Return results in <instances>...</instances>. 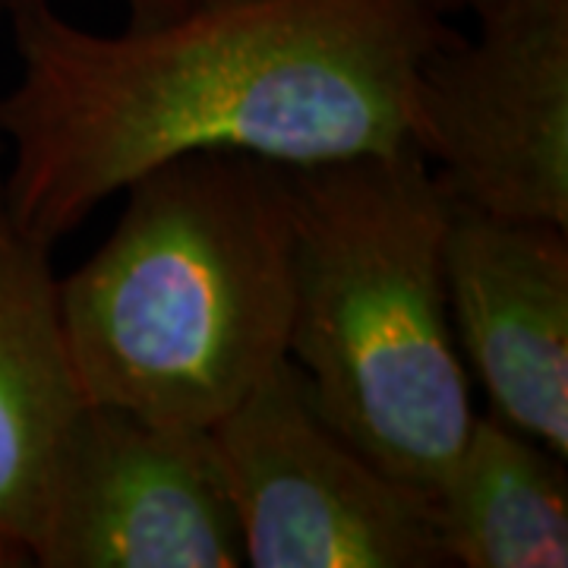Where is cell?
<instances>
[{
    "label": "cell",
    "mask_w": 568,
    "mask_h": 568,
    "mask_svg": "<svg viewBox=\"0 0 568 568\" xmlns=\"http://www.w3.org/2000/svg\"><path fill=\"white\" fill-rule=\"evenodd\" d=\"M7 17L20 77L0 95V190L51 246L181 155L306 168L407 145L414 73L446 32L424 0H203L121 36L51 0Z\"/></svg>",
    "instance_id": "1"
},
{
    "label": "cell",
    "mask_w": 568,
    "mask_h": 568,
    "mask_svg": "<svg viewBox=\"0 0 568 568\" xmlns=\"http://www.w3.org/2000/svg\"><path fill=\"white\" fill-rule=\"evenodd\" d=\"M118 222L61 278L85 405L205 433L287 361L294 224L282 164L196 152L130 183Z\"/></svg>",
    "instance_id": "2"
},
{
    "label": "cell",
    "mask_w": 568,
    "mask_h": 568,
    "mask_svg": "<svg viewBox=\"0 0 568 568\" xmlns=\"http://www.w3.org/2000/svg\"><path fill=\"white\" fill-rule=\"evenodd\" d=\"M284 174L287 357L332 424L429 499L477 417L448 313L446 196L410 145Z\"/></svg>",
    "instance_id": "3"
},
{
    "label": "cell",
    "mask_w": 568,
    "mask_h": 568,
    "mask_svg": "<svg viewBox=\"0 0 568 568\" xmlns=\"http://www.w3.org/2000/svg\"><path fill=\"white\" fill-rule=\"evenodd\" d=\"M205 436L244 566H448L429 499L332 424L291 357Z\"/></svg>",
    "instance_id": "4"
},
{
    "label": "cell",
    "mask_w": 568,
    "mask_h": 568,
    "mask_svg": "<svg viewBox=\"0 0 568 568\" xmlns=\"http://www.w3.org/2000/svg\"><path fill=\"white\" fill-rule=\"evenodd\" d=\"M414 73L407 145L448 205L568 227V0H503Z\"/></svg>",
    "instance_id": "5"
},
{
    "label": "cell",
    "mask_w": 568,
    "mask_h": 568,
    "mask_svg": "<svg viewBox=\"0 0 568 568\" xmlns=\"http://www.w3.org/2000/svg\"><path fill=\"white\" fill-rule=\"evenodd\" d=\"M29 566H244L209 436L82 405L48 477Z\"/></svg>",
    "instance_id": "6"
},
{
    "label": "cell",
    "mask_w": 568,
    "mask_h": 568,
    "mask_svg": "<svg viewBox=\"0 0 568 568\" xmlns=\"http://www.w3.org/2000/svg\"><path fill=\"white\" fill-rule=\"evenodd\" d=\"M446 291L489 414L568 458V227L448 205Z\"/></svg>",
    "instance_id": "7"
},
{
    "label": "cell",
    "mask_w": 568,
    "mask_h": 568,
    "mask_svg": "<svg viewBox=\"0 0 568 568\" xmlns=\"http://www.w3.org/2000/svg\"><path fill=\"white\" fill-rule=\"evenodd\" d=\"M82 405L51 244L0 190V568L29 566L48 477Z\"/></svg>",
    "instance_id": "8"
},
{
    "label": "cell",
    "mask_w": 568,
    "mask_h": 568,
    "mask_svg": "<svg viewBox=\"0 0 568 568\" xmlns=\"http://www.w3.org/2000/svg\"><path fill=\"white\" fill-rule=\"evenodd\" d=\"M429 506L448 566H568L566 458L489 410L474 417Z\"/></svg>",
    "instance_id": "9"
},
{
    "label": "cell",
    "mask_w": 568,
    "mask_h": 568,
    "mask_svg": "<svg viewBox=\"0 0 568 568\" xmlns=\"http://www.w3.org/2000/svg\"><path fill=\"white\" fill-rule=\"evenodd\" d=\"M10 3L13 0H0V10H7ZM196 3H203V0H123V7L130 13V26H155V22L174 20Z\"/></svg>",
    "instance_id": "10"
},
{
    "label": "cell",
    "mask_w": 568,
    "mask_h": 568,
    "mask_svg": "<svg viewBox=\"0 0 568 568\" xmlns=\"http://www.w3.org/2000/svg\"><path fill=\"white\" fill-rule=\"evenodd\" d=\"M426 7L436 13V17H452V13H480V10H487L493 3H503V0H424Z\"/></svg>",
    "instance_id": "11"
}]
</instances>
